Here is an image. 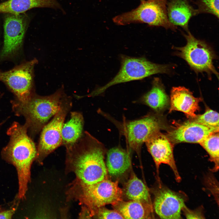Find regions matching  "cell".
Returning a JSON list of instances; mask_svg holds the SVG:
<instances>
[{
    "mask_svg": "<svg viewBox=\"0 0 219 219\" xmlns=\"http://www.w3.org/2000/svg\"><path fill=\"white\" fill-rule=\"evenodd\" d=\"M66 149L80 184L92 185L105 179L107 170L102 143L85 131L77 142Z\"/></svg>",
    "mask_w": 219,
    "mask_h": 219,
    "instance_id": "1",
    "label": "cell"
},
{
    "mask_svg": "<svg viewBox=\"0 0 219 219\" xmlns=\"http://www.w3.org/2000/svg\"><path fill=\"white\" fill-rule=\"evenodd\" d=\"M67 96L63 87L49 96H42L34 93L26 101H12V108L17 116L24 117L28 129L34 135L57 112Z\"/></svg>",
    "mask_w": 219,
    "mask_h": 219,
    "instance_id": "2",
    "label": "cell"
},
{
    "mask_svg": "<svg viewBox=\"0 0 219 219\" xmlns=\"http://www.w3.org/2000/svg\"><path fill=\"white\" fill-rule=\"evenodd\" d=\"M28 127L14 122L8 130L10 141L3 148V155L16 167L18 182L22 184L30 180L32 163L37 156V150L34 142L27 133Z\"/></svg>",
    "mask_w": 219,
    "mask_h": 219,
    "instance_id": "3",
    "label": "cell"
},
{
    "mask_svg": "<svg viewBox=\"0 0 219 219\" xmlns=\"http://www.w3.org/2000/svg\"><path fill=\"white\" fill-rule=\"evenodd\" d=\"M120 61V68L115 76L104 85L93 91L89 96L101 95L108 88L116 84L141 80L154 74H168L172 70L170 65L154 63L144 57H135L121 55Z\"/></svg>",
    "mask_w": 219,
    "mask_h": 219,
    "instance_id": "4",
    "label": "cell"
},
{
    "mask_svg": "<svg viewBox=\"0 0 219 219\" xmlns=\"http://www.w3.org/2000/svg\"><path fill=\"white\" fill-rule=\"evenodd\" d=\"M167 0H145L135 9L114 17L113 20L119 25L132 23H145L152 26L176 29L169 20L167 11Z\"/></svg>",
    "mask_w": 219,
    "mask_h": 219,
    "instance_id": "5",
    "label": "cell"
},
{
    "mask_svg": "<svg viewBox=\"0 0 219 219\" xmlns=\"http://www.w3.org/2000/svg\"><path fill=\"white\" fill-rule=\"evenodd\" d=\"M187 34H184L186 40V45L174 48L176 54L184 59L196 72L206 73L209 79L212 74L218 78L213 61L216 58L211 47L205 42L195 38L188 30Z\"/></svg>",
    "mask_w": 219,
    "mask_h": 219,
    "instance_id": "6",
    "label": "cell"
},
{
    "mask_svg": "<svg viewBox=\"0 0 219 219\" xmlns=\"http://www.w3.org/2000/svg\"><path fill=\"white\" fill-rule=\"evenodd\" d=\"M104 116L116 125L120 133L124 136L130 149L139 151L144 143L154 134L159 131L161 122L155 115L149 114L141 118L120 122L115 121L106 114Z\"/></svg>",
    "mask_w": 219,
    "mask_h": 219,
    "instance_id": "7",
    "label": "cell"
},
{
    "mask_svg": "<svg viewBox=\"0 0 219 219\" xmlns=\"http://www.w3.org/2000/svg\"><path fill=\"white\" fill-rule=\"evenodd\" d=\"M79 199L94 213L100 207L108 204L114 205L122 201V191L118 181L108 179L92 185L81 184Z\"/></svg>",
    "mask_w": 219,
    "mask_h": 219,
    "instance_id": "8",
    "label": "cell"
},
{
    "mask_svg": "<svg viewBox=\"0 0 219 219\" xmlns=\"http://www.w3.org/2000/svg\"><path fill=\"white\" fill-rule=\"evenodd\" d=\"M36 58L22 63L9 71H0V81L4 82L16 96L17 100L25 102L34 93V68Z\"/></svg>",
    "mask_w": 219,
    "mask_h": 219,
    "instance_id": "9",
    "label": "cell"
},
{
    "mask_svg": "<svg viewBox=\"0 0 219 219\" xmlns=\"http://www.w3.org/2000/svg\"><path fill=\"white\" fill-rule=\"evenodd\" d=\"M72 105L71 98L68 96L57 112L42 128L37 149L38 158L45 157L62 145V128Z\"/></svg>",
    "mask_w": 219,
    "mask_h": 219,
    "instance_id": "10",
    "label": "cell"
},
{
    "mask_svg": "<svg viewBox=\"0 0 219 219\" xmlns=\"http://www.w3.org/2000/svg\"><path fill=\"white\" fill-rule=\"evenodd\" d=\"M27 22L21 14L7 13L4 17V39L0 61L14 57L22 49Z\"/></svg>",
    "mask_w": 219,
    "mask_h": 219,
    "instance_id": "11",
    "label": "cell"
},
{
    "mask_svg": "<svg viewBox=\"0 0 219 219\" xmlns=\"http://www.w3.org/2000/svg\"><path fill=\"white\" fill-rule=\"evenodd\" d=\"M158 188L155 193L153 207L162 219H181V213L187 196L182 192L173 191L158 180Z\"/></svg>",
    "mask_w": 219,
    "mask_h": 219,
    "instance_id": "12",
    "label": "cell"
},
{
    "mask_svg": "<svg viewBox=\"0 0 219 219\" xmlns=\"http://www.w3.org/2000/svg\"><path fill=\"white\" fill-rule=\"evenodd\" d=\"M145 143L155 162L157 173L160 165L166 164L172 171L176 180L179 182L181 178L174 157L173 144L168 137L158 131L152 135Z\"/></svg>",
    "mask_w": 219,
    "mask_h": 219,
    "instance_id": "13",
    "label": "cell"
},
{
    "mask_svg": "<svg viewBox=\"0 0 219 219\" xmlns=\"http://www.w3.org/2000/svg\"><path fill=\"white\" fill-rule=\"evenodd\" d=\"M218 131L219 128L209 127L191 120L179 124L168 133L167 137L174 144H200L210 134Z\"/></svg>",
    "mask_w": 219,
    "mask_h": 219,
    "instance_id": "14",
    "label": "cell"
},
{
    "mask_svg": "<svg viewBox=\"0 0 219 219\" xmlns=\"http://www.w3.org/2000/svg\"><path fill=\"white\" fill-rule=\"evenodd\" d=\"M201 100L200 97H194L192 92L185 87H173L171 91L169 112L179 111L193 118L196 116L195 112L199 110V103Z\"/></svg>",
    "mask_w": 219,
    "mask_h": 219,
    "instance_id": "15",
    "label": "cell"
},
{
    "mask_svg": "<svg viewBox=\"0 0 219 219\" xmlns=\"http://www.w3.org/2000/svg\"><path fill=\"white\" fill-rule=\"evenodd\" d=\"M36 8L59 9L64 12L57 0H7L0 3V14H21Z\"/></svg>",
    "mask_w": 219,
    "mask_h": 219,
    "instance_id": "16",
    "label": "cell"
},
{
    "mask_svg": "<svg viewBox=\"0 0 219 219\" xmlns=\"http://www.w3.org/2000/svg\"><path fill=\"white\" fill-rule=\"evenodd\" d=\"M167 4V16L170 22L188 31L189 21L197 14V10L194 9L187 0H170Z\"/></svg>",
    "mask_w": 219,
    "mask_h": 219,
    "instance_id": "17",
    "label": "cell"
},
{
    "mask_svg": "<svg viewBox=\"0 0 219 219\" xmlns=\"http://www.w3.org/2000/svg\"><path fill=\"white\" fill-rule=\"evenodd\" d=\"M152 85L151 89L140 98L138 102L148 106L155 111H160L168 106L169 98L159 78H155Z\"/></svg>",
    "mask_w": 219,
    "mask_h": 219,
    "instance_id": "18",
    "label": "cell"
},
{
    "mask_svg": "<svg viewBox=\"0 0 219 219\" xmlns=\"http://www.w3.org/2000/svg\"><path fill=\"white\" fill-rule=\"evenodd\" d=\"M84 124V118L81 113L71 112L70 118L64 123L61 131L62 145L66 149L73 145L82 137Z\"/></svg>",
    "mask_w": 219,
    "mask_h": 219,
    "instance_id": "19",
    "label": "cell"
},
{
    "mask_svg": "<svg viewBox=\"0 0 219 219\" xmlns=\"http://www.w3.org/2000/svg\"><path fill=\"white\" fill-rule=\"evenodd\" d=\"M130 165V155L126 151L116 147L108 151L106 166L110 175L118 176L124 173Z\"/></svg>",
    "mask_w": 219,
    "mask_h": 219,
    "instance_id": "20",
    "label": "cell"
},
{
    "mask_svg": "<svg viewBox=\"0 0 219 219\" xmlns=\"http://www.w3.org/2000/svg\"><path fill=\"white\" fill-rule=\"evenodd\" d=\"M113 206L124 219L150 218L153 210L152 206L134 200L121 201Z\"/></svg>",
    "mask_w": 219,
    "mask_h": 219,
    "instance_id": "21",
    "label": "cell"
},
{
    "mask_svg": "<svg viewBox=\"0 0 219 219\" xmlns=\"http://www.w3.org/2000/svg\"><path fill=\"white\" fill-rule=\"evenodd\" d=\"M125 194L131 200L139 201L152 206L147 188L134 174L131 176L126 184Z\"/></svg>",
    "mask_w": 219,
    "mask_h": 219,
    "instance_id": "22",
    "label": "cell"
},
{
    "mask_svg": "<svg viewBox=\"0 0 219 219\" xmlns=\"http://www.w3.org/2000/svg\"><path fill=\"white\" fill-rule=\"evenodd\" d=\"M200 144L206 150L209 156V160L214 163L212 168L210 169L212 172L219 170V134L216 132L210 134Z\"/></svg>",
    "mask_w": 219,
    "mask_h": 219,
    "instance_id": "23",
    "label": "cell"
},
{
    "mask_svg": "<svg viewBox=\"0 0 219 219\" xmlns=\"http://www.w3.org/2000/svg\"><path fill=\"white\" fill-rule=\"evenodd\" d=\"M193 121L212 127L219 128V113L210 109H207L205 112L196 116Z\"/></svg>",
    "mask_w": 219,
    "mask_h": 219,
    "instance_id": "24",
    "label": "cell"
},
{
    "mask_svg": "<svg viewBox=\"0 0 219 219\" xmlns=\"http://www.w3.org/2000/svg\"><path fill=\"white\" fill-rule=\"evenodd\" d=\"M197 14L206 12L219 17V0H200L197 3Z\"/></svg>",
    "mask_w": 219,
    "mask_h": 219,
    "instance_id": "25",
    "label": "cell"
},
{
    "mask_svg": "<svg viewBox=\"0 0 219 219\" xmlns=\"http://www.w3.org/2000/svg\"><path fill=\"white\" fill-rule=\"evenodd\" d=\"M204 182L207 188L211 193L218 205L219 186L216 179L212 173H209L205 176Z\"/></svg>",
    "mask_w": 219,
    "mask_h": 219,
    "instance_id": "26",
    "label": "cell"
},
{
    "mask_svg": "<svg viewBox=\"0 0 219 219\" xmlns=\"http://www.w3.org/2000/svg\"><path fill=\"white\" fill-rule=\"evenodd\" d=\"M96 211L97 217L99 219H124L122 215L116 210H109L102 207Z\"/></svg>",
    "mask_w": 219,
    "mask_h": 219,
    "instance_id": "27",
    "label": "cell"
},
{
    "mask_svg": "<svg viewBox=\"0 0 219 219\" xmlns=\"http://www.w3.org/2000/svg\"><path fill=\"white\" fill-rule=\"evenodd\" d=\"M182 211L186 218L204 219L205 218L202 206L194 210H191L188 208L185 204L182 208Z\"/></svg>",
    "mask_w": 219,
    "mask_h": 219,
    "instance_id": "28",
    "label": "cell"
},
{
    "mask_svg": "<svg viewBox=\"0 0 219 219\" xmlns=\"http://www.w3.org/2000/svg\"><path fill=\"white\" fill-rule=\"evenodd\" d=\"M15 209H13L0 212V219H11L14 214Z\"/></svg>",
    "mask_w": 219,
    "mask_h": 219,
    "instance_id": "29",
    "label": "cell"
},
{
    "mask_svg": "<svg viewBox=\"0 0 219 219\" xmlns=\"http://www.w3.org/2000/svg\"><path fill=\"white\" fill-rule=\"evenodd\" d=\"M144 0H140V1H141V2H142V1H144Z\"/></svg>",
    "mask_w": 219,
    "mask_h": 219,
    "instance_id": "30",
    "label": "cell"
},
{
    "mask_svg": "<svg viewBox=\"0 0 219 219\" xmlns=\"http://www.w3.org/2000/svg\"></svg>",
    "mask_w": 219,
    "mask_h": 219,
    "instance_id": "31",
    "label": "cell"
}]
</instances>
